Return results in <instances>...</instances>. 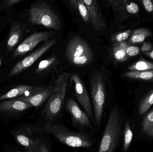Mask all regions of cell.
<instances>
[{
    "instance_id": "obj_1",
    "label": "cell",
    "mask_w": 153,
    "mask_h": 152,
    "mask_svg": "<svg viewBox=\"0 0 153 152\" xmlns=\"http://www.w3.org/2000/svg\"><path fill=\"white\" fill-rule=\"evenodd\" d=\"M71 73L60 75L55 81V87L45 105L43 114L48 121H52L61 112L67 93Z\"/></svg>"
},
{
    "instance_id": "obj_2",
    "label": "cell",
    "mask_w": 153,
    "mask_h": 152,
    "mask_svg": "<svg viewBox=\"0 0 153 152\" xmlns=\"http://www.w3.org/2000/svg\"><path fill=\"white\" fill-rule=\"evenodd\" d=\"M121 124L119 110L117 107H114L110 113L100 144L99 152L115 151L121 135Z\"/></svg>"
},
{
    "instance_id": "obj_3",
    "label": "cell",
    "mask_w": 153,
    "mask_h": 152,
    "mask_svg": "<svg viewBox=\"0 0 153 152\" xmlns=\"http://www.w3.org/2000/svg\"><path fill=\"white\" fill-rule=\"evenodd\" d=\"M40 131L53 136L60 142L70 147L89 148L93 145L92 141L87 135L72 132L60 125L48 124L40 129Z\"/></svg>"
},
{
    "instance_id": "obj_4",
    "label": "cell",
    "mask_w": 153,
    "mask_h": 152,
    "mask_svg": "<svg viewBox=\"0 0 153 152\" xmlns=\"http://www.w3.org/2000/svg\"><path fill=\"white\" fill-rule=\"evenodd\" d=\"M106 78L105 72L98 70L92 74L90 80L94 120L97 126L102 120L106 100Z\"/></svg>"
},
{
    "instance_id": "obj_5",
    "label": "cell",
    "mask_w": 153,
    "mask_h": 152,
    "mask_svg": "<svg viewBox=\"0 0 153 152\" xmlns=\"http://www.w3.org/2000/svg\"><path fill=\"white\" fill-rule=\"evenodd\" d=\"M65 57L69 62L78 67L87 66L94 59L92 51L87 43L78 36L71 38L65 51Z\"/></svg>"
},
{
    "instance_id": "obj_6",
    "label": "cell",
    "mask_w": 153,
    "mask_h": 152,
    "mask_svg": "<svg viewBox=\"0 0 153 152\" xmlns=\"http://www.w3.org/2000/svg\"><path fill=\"white\" fill-rule=\"evenodd\" d=\"M29 19L30 23L40 25L47 28L61 30L62 23L58 15L44 3L32 5L29 12Z\"/></svg>"
},
{
    "instance_id": "obj_7",
    "label": "cell",
    "mask_w": 153,
    "mask_h": 152,
    "mask_svg": "<svg viewBox=\"0 0 153 152\" xmlns=\"http://www.w3.org/2000/svg\"><path fill=\"white\" fill-rule=\"evenodd\" d=\"M56 42V39H52L47 41L40 48L19 62L12 69L9 76H13L18 75L32 66L43 54L53 47Z\"/></svg>"
},
{
    "instance_id": "obj_8",
    "label": "cell",
    "mask_w": 153,
    "mask_h": 152,
    "mask_svg": "<svg viewBox=\"0 0 153 152\" xmlns=\"http://www.w3.org/2000/svg\"><path fill=\"white\" fill-rule=\"evenodd\" d=\"M54 34L53 31H41L32 34L18 46L13 52V57L26 54L32 51L39 43L49 39Z\"/></svg>"
},
{
    "instance_id": "obj_9",
    "label": "cell",
    "mask_w": 153,
    "mask_h": 152,
    "mask_svg": "<svg viewBox=\"0 0 153 152\" xmlns=\"http://www.w3.org/2000/svg\"><path fill=\"white\" fill-rule=\"evenodd\" d=\"M71 80L74 84V93L79 102L91 120H94V116L89 95L79 75L76 73L71 75Z\"/></svg>"
},
{
    "instance_id": "obj_10",
    "label": "cell",
    "mask_w": 153,
    "mask_h": 152,
    "mask_svg": "<svg viewBox=\"0 0 153 152\" xmlns=\"http://www.w3.org/2000/svg\"><path fill=\"white\" fill-rule=\"evenodd\" d=\"M15 139L19 144L28 152H48L50 148L47 143L39 137L32 138L29 134L22 132H17L14 134Z\"/></svg>"
},
{
    "instance_id": "obj_11",
    "label": "cell",
    "mask_w": 153,
    "mask_h": 152,
    "mask_svg": "<svg viewBox=\"0 0 153 152\" xmlns=\"http://www.w3.org/2000/svg\"><path fill=\"white\" fill-rule=\"evenodd\" d=\"M55 82L46 87H36L28 95H22L18 99L29 103L32 107H38L42 105L53 92Z\"/></svg>"
},
{
    "instance_id": "obj_12",
    "label": "cell",
    "mask_w": 153,
    "mask_h": 152,
    "mask_svg": "<svg viewBox=\"0 0 153 152\" xmlns=\"http://www.w3.org/2000/svg\"><path fill=\"white\" fill-rule=\"evenodd\" d=\"M66 108L71 116L74 124L80 127H91V119L80 109L74 100L70 98L66 102Z\"/></svg>"
},
{
    "instance_id": "obj_13",
    "label": "cell",
    "mask_w": 153,
    "mask_h": 152,
    "mask_svg": "<svg viewBox=\"0 0 153 152\" xmlns=\"http://www.w3.org/2000/svg\"><path fill=\"white\" fill-rule=\"evenodd\" d=\"M87 6L90 20L94 29L101 31L106 28V23L96 0H83Z\"/></svg>"
},
{
    "instance_id": "obj_14",
    "label": "cell",
    "mask_w": 153,
    "mask_h": 152,
    "mask_svg": "<svg viewBox=\"0 0 153 152\" xmlns=\"http://www.w3.org/2000/svg\"><path fill=\"white\" fill-rule=\"evenodd\" d=\"M32 107L28 103L16 98L0 103V112L6 114L21 113Z\"/></svg>"
},
{
    "instance_id": "obj_15",
    "label": "cell",
    "mask_w": 153,
    "mask_h": 152,
    "mask_svg": "<svg viewBox=\"0 0 153 152\" xmlns=\"http://www.w3.org/2000/svg\"><path fill=\"white\" fill-rule=\"evenodd\" d=\"M129 46V44L125 41L113 43L111 54L116 62H124L129 59L130 57L126 53L127 48Z\"/></svg>"
},
{
    "instance_id": "obj_16",
    "label": "cell",
    "mask_w": 153,
    "mask_h": 152,
    "mask_svg": "<svg viewBox=\"0 0 153 152\" xmlns=\"http://www.w3.org/2000/svg\"><path fill=\"white\" fill-rule=\"evenodd\" d=\"M22 29L19 23L15 22L13 25L7 42V47L10 50L19 43L22 37Z\"/></svg>"
},
{
    "instance_id": "obj_17",
    "label": "cell",
    "mask_w": 153,
    "mask_h": 152,
    "mask_svg": "<svg viewBox=\"0 0 153 152\" xmlns=\"http://www.w3.org/2000/svg\"><path fill=\"white\" fill-rule=\"evenodd\" d=\"M32 85H19L8 91L6 93L0 96V101L6 99H13L20 96L25 94L29 93L36 88Z\"/></svg>"
},
{
    "instance_id": "obj_18",
    "label": "cell",
    "mask_w": 153,
    "mask_h": 152,
    "mask_svg": "<svg viewBox=\"0 0 153 152\" xmlns=\"http://www.w3.org/2000/svg\"><path fill=\"white\" fill-rule=\"evenodd\" d=\"M59 63V59L56 56H52L50 58L41 61L35 70V73L37 74H45L52 71L57 67Z\"/></svg>"
},
{
    "instance_id": "obj_19",
    "label": "cell",
    "mask_w": 153,
    "mask_h": 152,
    "mask_svg": "<svg viewBox=\"0 0 153 152\" xmlns=\"http://www.w3.org/2000/svg\"><path fill=\"white\" fill-rule=\"evenodd\" d=\"M151 35L152 32L147 29H138L133 31L130 35L128 42L133 44L141 43Z\"/></svg>"
},
{
    "instance_id": "obj_20",
    "label": "cell",
    "mask_w": 153,
    "mask_h": 152,
    "mask_svg": "<svg viewBox=\"0 0 153 152\" xmlns=\"http://www.w3.org/2000/svg\"><path fill=\"white\" fill-rule=\"evenodd\" d=\"M124 76L128 78L139 79L153 82V70L147 71H138L129 70L124 73Z\"/></svg>"
},
{
    "instance_id": "obj_21",
    "label": "cell",
    "mask_w": 153,
    "mask_h": 152,
    "mask_svg": "<svg viewBox=\"0 0 153 152\" xmlns=\"http://www.w3.org/2000/svg\"><path fill=\"white\" fill-rule=\"evenodd\" d=\"M142 131L148 137L153 138V109L145 117L142 123Z\"/></svg>"
},
{
    "instance_id": "obj_22",
    "label": "cell",
    "mask_w": 153,
    "mask_h": 152,
    "mask_svg": "<svg viewBox=\"0 0 153 152\" xmlns=\"http://www.w3.org/2000/svg\"><path fill=\"white\" fill-rule=\"evenodd\" d=\"M128 69L132 71H143L153 70V62L144 59H140L136 62L131 64Z\"/></svg>"
},
{
    "instance_id": "obj_23",
    "label": "cell",
    "mask_w": 153,
    "mask_h": 152,
    "mask_svg": "<svg viewBox=\"0 0 153 152\" xmlns=\"http://www.w3.org/2000/svg\"><path fill=\"white\" fill-rule=\"evenodd\" d=\"M153 105V90H151L141 101L139 105V113L143 115Z\"/></svg>"
},
{
    "instance_id": "obj_24",
    "label": "cell",
    "mask_w": 153,
    "mask_h": 152,
    "mask_svg": "<svg viewBox=\"0 0 153 152\" xmlns=\"http://www.w3.org/2000/svg\"><path fill=\"white\" fill-rule=\"evenodd\" d=\"M125 127L123 149L124 151L126 152L128 150L133 140V133L128 121L126 123Z\"/></svg>"
},
{
    "instance_id": "obj_25",
    "label": "cell",
    "mask_w": 153,
    "mask_h": 152,
    "mask_svg": "<svg viewBox=\"0 0 153 152\" xmlns=\"http://www.w3.org/2000/svg\"><path fill=\"white\" fill-rule=\"evenodd\" d=\"M77 9L82 18L83 20L86 23H90V14L87 6L83 0H77Z\"/></svg>"
},
{
    "instance_id": "obj_26",
    "label": "cell",
    "mask_w": 153,
    "mask_h": 152,
    "mask_svg": "<svg viewBox=\"0 0 153 152\" xmlns=\"http://www.w3.org/2000/svg\"><path fill=\"white\" fill-rule=\"evenodd\" d=\"M132 31L131 29L126 30L124 32L117 33L113 35L111 37V41L113 43H120L124 42L128 39L132 34Z\"/></svg>"
},
{
    "instance_id": "obj_27",
    "label": "cell",
    "mask_w": 153,
    "mask_h": 152,
    "mask_svg": "<svg viewBox=\"0 0 153 152\" xmlns=\"http://www.w3.org/2000/svg\"><path fill=\"white\" fill-rule=\"evenodd\" d=\"M124 0H106L108 4L112 8L113 12L120 16V6Z\"/></svg>"
},
{
    "instance_id": "obj_28",
    "label": "cell",
    "mask_w": 153,
    "mask_h": 152,
    "mask_svg": "<svg viewBox=\"0 0 153 152\" xmlns=\"http://www.w3.org/2000/svg\"><path fill=\"white\" fill-rule=\"evenodd\" d=\"M140 49L136 46H129L127 48V54L129 57L135 56L137 55L140 53Z\"/></svg>"
},
{
    "instance_id": "obj_29",
    "label": "cell",
    "mask_w": 153,
    "mask_h": 152,
    "mask_svg": "<svg viewBox=\"0 0 153 152\" xmlns=\"http://www.w3.org/2000/svg\"><path fill=\"white\" fill-rule=\"evenodd\" d=\"M145 9L148 12H153V0H141Z\"/></svg>"
},
{
    "instance_id": "obj_30",
    "label": "cell",
    "mask_w": 153,
    "mask_h": 152,
    "mask_svg": "<svg viewBox=\"0 0 153 152\" xmlns=\"http://www.w3.org/2000/svg\"><path fill=\"white\" fill-rule=\"evenodd\" d=\"M22 0H3L2 4L3 8H8L19 2Z\"/></svg>"
},
{
    "instance_id": "obj_31",
    "label": "cell",
    "mask_w": 153,
    "mask_h": 152,
    "mask_svg": "<svg viewBox=\"0 0 153 152\" xmlns=\"http://www.w3.org/2000/svg\"><path fill=\"white\" fill-rule=\"evenodd\" d=\"M152 44L149 42H145L141 47V51L144 53L150 51H152Z\"/></svg>"
},
{
    "instance_id": "obj_32",
    "label": "cell",
    "mask_w": 153,
    "mask_h": 152,
    "mask_svg": "<svg viewBox=\"0 0 153 152\" xmlns=\"http://www.w3.org/2000/svg\"><path fill=\"white\" fill-rule=\"evenodd\" d=\"M69 1H70V3H71V5L73 8L74 10H77V0H69ZM77 10H78V9H77Z\"/></svg>"
},
{
    "instance_id": "obj_33",
    "label": "cell",
    "mask_w": 153,
    "mask_h": 152,
    "mask_svg": "<svg viewBox=\"0 0 153 152\" xmlns=\"http://www.w3.org/2000/svg\"><path fill=\"white\" fill-rule=\"evenodd\" d=\"M144 53L146 56H148L150 59L153 60V49L150 51L145 52Z\"/></svg>"
},
{
    "instance_id": "obj_34",
    "label": "cell",
    "mask_w": 153,
    "mask_h": 152,
    "mask_svg": "<svg viewBox=\"0 0 153 152\" xmlns=\"http://www.w3.org/2000/svg\"><path fill=\"white\" fill-rule=\"evenodd\" d=\"M2 63V59L1 58H0V68H1V65Z\"/></svg>"
}]
</instances>
